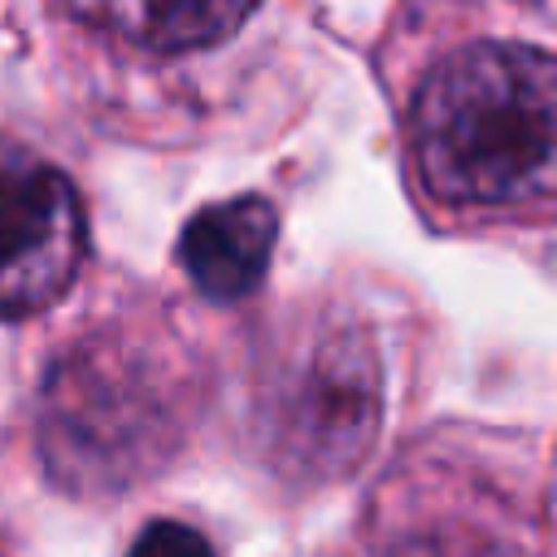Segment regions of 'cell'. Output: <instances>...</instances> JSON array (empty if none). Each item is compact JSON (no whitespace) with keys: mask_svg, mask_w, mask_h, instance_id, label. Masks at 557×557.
Wrapping results in <instances>:
<instances>
[{"mask_svg":"<svg viewBox=\"0 0 557 557\" xmlns=\"http://www.w3.org/2000/svg\"><path fill=\"white\" fill-rule=\"evenodd\" d=\"M421 206L445 225L557 215V0H396L382 39Z\"/></svg>","mask_w":557,"mask_h":557,"instance_id":"1","label":"cell"},{"mask_svg":"<svg viewBox=\"0 0 557 557\" xmlns=\"http://www.w3.org/2000/svg\"><path fill=\"white\" fill-rule=\"evenodd\" d=\"M45 450L78 490H127L172 450V406L127 352H78L49 382Z\"/></svg>","mask_w":557,"mask_h":557,"instance_id":"2","label":"cell"},{"mask_svg":"<svg viewBox=\"0 0 557 557\" xmlns=\"http://www.w3.org/2000/svg\"><path fill=\"white\" fill-rule=\"evenodd\" d=\"M382 376L362 333L333 327L298 347L278 376L270 406V435L288 470L308 480H333L352 470L376 435Z\"/></svg>","mask_w":557,"mask_h":557,"instance_id":"3","label":"cell"},{"mask_svg":"<svg viewBox=\"0 0 557 557\" xmlns=\"http://www.w3.org/2000/svg\"><path fill=\"white\" fill-rule=\"evenodd\" d=\"M84 260L78 191L54 162L0 137V313L54 304Z\"/></svg>","mask_w":557,"mask_h":557,"instance_id":"4","label":"cell"},{"mask_svg":"<svg viewBox=\"0 0 557 557\" xmlns=\"http://www.w3.org/2000/svg\"><path fill=\"white\" fill-rule=\"evenodd\" d=\"M264 0H74V15L98 35L152 59H182L235 39Z\"/></svg>","mask_w":557,"mask_h":557,"instance_id":"5","label":"cell"},{"mask_svg":"<svg viewBox=\"0 0 557 557\" xmlns=\"http://www.w3.org/2000/svg\"><path fill=\"white\" fill-rule=\"evenodd\" d=\"M278 215L264 196L206 206L182 231V270L211 298H245L260 288L274 255Z\"/></svg>","mask_w":557,"mask_h":557,"instance_id":"6","label":"cell"},{"mask_svg":"<svg viewBox=\"0 0 557 557\" xmlns=\"http://www.w3.org/2000/svg\"><path fill=\"white\" fill-rule=\"evenodd\" d=\"M127 557H215V548L206 543V533L191 529V523L162 519V523H152V529L137 533V543H133Z\"/></svg>","mask_w":557,"mask_h":557,"instance_id":"7","label":"cell"}]
</instances>
